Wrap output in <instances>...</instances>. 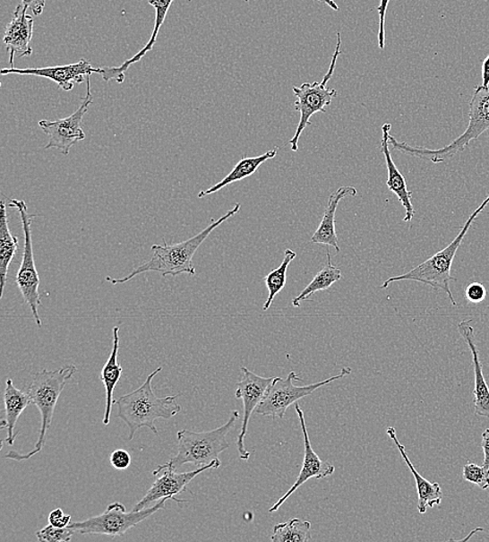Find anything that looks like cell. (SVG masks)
I'll use <instances>...</instances> for the list:
<instances>
[{
    "label": "cell",
    "mask_w": 489,
    "mask_h": 542,
    "mask_svg": "<svg viewBox=\"0 0 489 542\" xmlns=\"http://www.w3.org/2000/svg\"><path fill=\"white\" fill-rule=\"evenodd\" d=\"M357 195V190L351 186L340 187L330 195L325 213L322 215L319 228H316L311 242L316 245L332 246L336 253L340 252L338 234L335 228V213L339 202L347 196Z\"/></svg>",
    "instance_id": "cell-21"
},
{
    "label": "cell",
    "mask_w": 489,
    "mask_h": 542,
    "mask_svg": "<svg viewBox=\"0 0 489 542\" xmlns=\"http://www.w3.org/2000/svg\"><path fill=\"white\" fill-rule=\"evenodd\" d=\"M10 207L16 209L21 215L24 235L22 260L16 276V283L25 303L29 305L31 314H33L38 327L41 328L42 321L39 311H38L42 304L39 293L40 278L36 269L33 239H31V223L36 215L28 212L27 203L23 201L12 200Z\"/></svg>",
    "instance_id": "cell-10"
},
{
    "label": "cell",
    "mask_w": 489,
    "mask_h": 542,
    "mask_svg": "<svg viewBox=\"0 0 489 542\" xmlns=\"http://www.w3.org/2000/svg\"><path fill=\"white\" fill-rule=\"evenodd\" d=\"M463 479L471 482L477 486L482 490H486L489 487V471L485 469L484 465L468 462L463 467Z\"/></svg>",
    "instance_id": "cell-29"
},
{
    "label": "cell",
    "mask_w": 489,
    "mask_h": 542,
    "mask_svg": "<svg viewBox=\"0 0 489 542\" xmlns=\"http://www.w3.org/2000/svg\"><path fill=\"white\" fill-rule=\"evenodd\" d=\"M93 104L91 94L90 76L87 78V94L82 99V104L70 116L55 121L41 120L39 126L41 130L48 136V143L46 150H59L63 155H69L70 149L82 140L86 139V133L82 131L81 124L89 106Z\"/></svg>",
    "instance_id": "cell-11"
},
{
    "label": "cell",
    "mask_w": 489,
    "mask_h": 542,
    "mask_svg": "<svg viewBox=\"0 0 489 542\" xmlns=\"http://www.w3.org/2000/svg\"><path fill=\"white\" fill-rule=\"evenodd\" d=\"M240 203H236L230 211L227 212L224 216H221L219 220H215L211 225L208 226L205 229H202L201 233L195 235L194 237L183 241L181 244L169 245L164 241L163 245H152L151 251L154 254H152L151 259L148 261V262L136 267L134 271L123 279L107 277L106 280L113 285L125 284L132 279L139 276V274L150 271L161 272L162 277H176L180 276L182 273H188L190 276H194L195 267L193 259L196 251L204 244V241L211 235L216 228H219L221 223H224L234 215H236L240 211Z\"/></svg>",
    "instance_id": "cell-1"
},
{
    "label": "cell",
    "mask_w": 489,
    "mask_h": 542,
    "mask_svg": "<svg viewBox=\"0 0 489 542\" xmlns=\"http://www.w3.org/2000/svg\"><path fill=\"white\" fill-rule=\"evenodd\" d=\"M314 2H320L330 6L334 11H339V6L334 2V0H314Z\"/></svg>",
    "instance_id": "cell-38"
},
{
    "label": "cell",
    "mask_w": 489,
    "mask_h": 542,
    "mask_svg": "<svg viewBox=\"0 0 489 542\" xmlns=\"http://www.w3.org/2000/svg\"><path fill=\"white\" fill-rule=\"evenodd\" d=\"M112 467L117 470H124L130 468L132 458L128 451L116 450L110 457Z\"/></svg>",
    "instance_id": "cell-31"
},
{
    "label": "cell",
    "mask_w": 489,
    "mask_h": 542,
    "mask_svg": "<svg viewBox=\"0 0 489 542\" xmlns=\"http://www.w3.org/2000/svg\"><path fill=\"white\" fill-rule=\"evenodd\" d=\"M277 154L278 150L274 149L266 151L265 154L262 156L245 157L241 159V160L236 164V166H235L233 170L224 178V180L215 184L211 188L201 191L198 195L199 199H202V197L219 193V191H220L222 188L227 187V185L240 182L244 180L246 177L252 176L253 174H255L260 166L264 164L266 161L270 160V159H274Z\"/></svg>",
    "instance_id": "cell-24"
},
{
    "label": "cell",
    "mask_w": 489,
    "mask_h": 542,
    "mask_svg": "<svg viewBox=\"0 0 489 542\" xmlns=\"http://www.w3.org/2000/svg\"><path fill=\"white\" fill-rule=\"evenodd\" d=\"M479 531H484V529H482V528H477V529H475V530H474V531H472L471 533H469V535H468V538H462V539H460L459 541H466V540H468L469 538H471L473 537V535H475L476 533H477V532H479Z\"/></svg>",
    "instance_id": "cell-39"
},
{
    "label": "cell",
    "mask_w": 489,
    "mask_h": 542,
    "mask_svg": "<svg viewBox=\"0 0 489 542\" xmlns=\"http://www.w3.org/2000/svg\"><path fill=\"white\" fill-rule=\"evenodd\" d=\"M50 525L58 528H65L72 524V515H66L61 508H56L48 515Z\"/></svg>",
    "instance_id": "cell-34"
},
{
    "label": "cell",
    "mask_w": 489,
    "mask_h": 542,
    "mask_svg": "<svg viewBox=\"0 0 489 542\" xmlns=\"http://www.w3.org/2000/svg\"><path fill=\"white\" fill-rule=\"evenodd\" d=\"M240 418L238 411L234 410L227 422L218 429L206 432H193L182 430L177 432V455L170 461L160 465V468H169L179 470L184 464L192 463L196 468L218 464L220 467L219 455L230 448L227 436L235 428V424Z\"/></svg>",
    "instance_id": "cell-5"
},
{
    "label": "cell",
    "mask_w": 489,
    "mask_h": 542,
    "mask_svg": "<svg viewBox=\"0 0 489 542\" xmlns=\"http://www.w3.org/2000/svg\"><path fill=\"white\" fill-rule=\"evenodd\" d=\"M487 291L484 284L472 283L468 286L466 297L469 303L479 304L485 301Z\"/></svg>",
    "instance_id": "cell-32"
},
{
    "label": "cell",
    "mask_w": 489,
    "mask_h": 542,
    "mask_svg": "<svg viewBox=\"0 0 489 542\" xmlns=\"http://www.w3.org/2000/svg\"><path fill=\"white\" fill-rule=\"evenodd\" d=\"M0 278H2V297L4 296L6 279H8L9 267L14 259L19 240L13 235L9 227L8 214L4 201L0 203Z\"/></svg>",
    "instance_id": "cell-25"
},
{
    "label": "cell",
    "mask_w": 489,
    "mask_h": 542,
    "mask_svg": "<svg viewBox=\"0 0 489 542\" xmlns=\"http://www.w3.org/2000/svg\"><path fill=\"white\" fill-rule=\"evenodd\" d=\"M481 448L485 452L484 467L489 471V429L482 433Z\"/></svg>",
    "instance_id": "cell-36"
},
{
    "label": "cell",
    "mask_w": 489,
    "mask_h": 542,
    "mask_svg": "<svg viewBox=\"0 0 489 542\" xmlns=\"http://www.w3.org/2000/svg\"><path fill=\"white\" fill-rule=\"evenodd\" d=\"M161 371L162 367H158L146 378L142 386L114 400V405L118 407L117 417L124 420L130 430L129 440L134 438L137 431L142 428H149L159 435L156 420L173 418L182 410V406L176 403V399L182 393L174 397L158 398L152 389V380Z\"/></svg>",
    "instance_id": "cell-2"
},
{
    "label": "cell",
    "mask_w": 489,
    "mask_h": 542,
    "mask_svg": "<svg viewBox=\"0 0 489 542\" xmlns=\"http://www.w3.org/2000/svg\"><path fill=\"white\" fill-rule=\"evenodd\" d=\"M473 321H463L459 324V334L468 343L473 356L475 374L474 409L475 416L489 417V388L484 374V366L480 361L479 350L476 346Z\"/></svg>",
    "instance_id": "cell-18"
},
{
    "label": "cell",
    "mask_w": 489,
    "mask_h": 542,
    "mask_svg": "<svg viewBox=\"0 0 489 542\" xmlns=\"http://www.w3.org/2000/svg\"><path fill=\"white\" fill-rule=\"evenodd\" d=\"M103 68H95L91 63L82 59L68 65L43 68H16L10 67L2 70L3 75L19 74L34 75L46 78L56 82L64 91H72L75 84H82L92 73L101 74Z\"/></svg>",
    "instance_id": "cell-14"
},
{
    "label": "cell",
    "mask_w": 489,
    "mask_h": 542,
    "mask_svg": "<svg viewBox=\"0 0 489 542\" xmlns=\"http://www.w3.org/2000/svg\"><path fill=\"white\" fill-rule=\"evenodd\" d=\"M169 497H163L158 501L156 505L148 507L140 512H126L123 503L116 502L107 507L104 513L86 520L72 522L69 525L75 533L80 534H101L109 535V537H123L124 534L136 527L145 520L150 518L159 510L165 509V503L169 501Z\"/></svg>",
    "instance_id": "cell-7"
},
{
    "label": "cell",
    "mask_w": 489,
    "mask_h": 542,
    "mask_svg": "<svg viewBox=\"0 0 489 542\" xmlns=\"http://www.w3.org/2000/svg\"><path fill=\"white\" fill-rule=\"evenodd\" d=\"M119 353V327L113 329V347L109 359L101 371L100 381L104 383L106 389V409L103 418L105 426H109L111 422L112 406L114 405L113 394L117 383L123 374V367L118 362Z\"/></svg>",
    "instance_id": "cell-23"
},
{
    "label": "cell",
    "mask_w": 489,
    "mask_h": 542,
    "mask_svg": "<svg viewBox=\"0 0 489 542\" xmlns=\"http://www.w3.org/2000/svg\"><path fill=\"white\" fill-rule=\"evenodd\" d=\"M73 534H75L73 529L69 526L58 528L49 524L46 528H43L42 530L38 531L36 537L41 542H69L72 540Z\"/></svg>",
    "instance_id": "cell-30"
},
{
    "label": "cell",
    "mask_w": 489,
    "mask_h": 542,
    "mask_svg": "<svg viewBox=\"0 0 489 542\" xmlns=\"http://www.w3.org/2000/svg\"><path fill=\"white\" fill-rule=\"evenodd\" d=\"M489 130V88L476 87L471 103H469L468 124L467 130L453 142L440 150L415 148L406 142H399L390 135V145L402 154L421 159V160L440 164L448 161L459 152L465 151L469 143L477 140L482 133Z\"/></svg>",
    "instance_id": "cell-4"
},
{
    "label": "cell",
    "mask_w": 489,
    "mask_h": 542,
    "mask_svg": "<svg viewBox=\"0 0 489 542\" xmlns=\"http://www.w3.org/2000/svg\"><path fill=\"white\" fill-rule=\"evenodd\" d=\"M351 374V367H344L339 374L333 375L332 378L307 386H296L295 384L296 381H301V378L295 372H291L286 379L275 378L272 380L268 391H266L262 403L259 404L256 413L262 417L284 418L286 411L297 400L307 398L314 393L317 389L345 378Z\"/></svg>",
    "instance_id": "cell-9"
},
{
    "label": "cell",
    "mask_w": 489,
    "mask_h": 542,
    "mask_svg": "<svg viewBox=\"0 0 489 542\" xmlns=\"http://www.w3.org/2000/svg\"><path fill=\"white\" fill-rule=\"evenodd\" d=\"M482 86L489 88V55L482 64Z\"/></svg>",
    "instance_id": "cell-37"
},
{
    "label": "cell",
    "mask_w": 489,
    "mask_h": 542,
    "mask_svg": "<svg viewBox=\"0 0 489 542\" xmlns=\"http://www.w3.org/2000/svg\"><path fill=\"white\" fill-rule=\"evenodd\" d=\"M244 2H245V3H249V2H250V0H244Z\"/></svg>",
    "instance_id": "cell-40"
},
{
    "label": "cell",
    "mask_w": 489,
    "mask_h": 542,
    "mask_svg": "<svg viewBox=\"0 0 489 542\" xmlns=\"http://www.w3.org/2000/svg\"><path fill=\"white\" fill-rule=\"evenodd\" d=\"M296 258V253L288 248V250L284 252V259L281 265L263 278L266 288L269 291V297L263 305L264 311H268L271 307L275 297L284 289L286 280H287L288 267Z\"/></svg>",
    "instance_id": "cell-27"
},
{
    "label": "cell",
    "mask_w": 489,
    "mask_h": 542,
    "mask_svg": "<svg viewBox=\"0 0 489 542\" xmlns=\"http://www.w3.org/2000/svg\"><path fill=\"white\" fill-rule=\"evenodd\" d=\"M391 125L385 124L382 126V140H381V151L385 158L387 172H389V177H387V187L391 191L393 194L398 197L402 207L405 209L406 214L403 219L405 222H410L415 216V208L412 205V193L408 189V183H406L404 176L401 174L392 160V157L390 151V135Z\"/></svg>",
    "instance_id": "cell-17"
},
{
    "label": "cell",
    "mask_w": 489,
    "mask_h": 542,
    "mask_svg": "<svg viewBox=\"0 0 489 542\" xmlns=\"http://www.w3.org/2000/svg\"><path fill=\"white\" fill-rule=\"evenodd\" d=\"M386 432L387 435H389L392 442L397 445L399 454H401L404 461L408 465L411 474L415 477L418 496V512L424 514L427 512L429 508L440 506L443 497L440 484L431 483L428 480H425L422 475L418 474L415 465L410 461L408 452H406L405 446L399 442L397 431L393 426H389Z\"/></svg>",
    "instance_id": "cell-20"
},
{
    "label": "cell",
    "mask_w": 489,
    "mask_h": 542,
    "mask_svg": "<svg viewBox=\"0 0 489 542\" xmlns=\"http://www.w3.org/2000/svg\"><path fill=\"white\" fill-rule=\"evenodd\" d=\"M218 464L207 465V467L198 468L189 473H176V470L169 468L158 467L152 471V475L157 477V479L152 483L148 493L142 497V500L136 503L135 512L148 508L151 503L160 501L163 497H169L171 501L177 503H187L188 501L176 499V495H180L183 491H188L187 486L194 477H198L204 471L211 469H219Z\"/></svg>",
    "instance_id": "cell-12"
},
{
    "label": "cell",
    "mask_w": 489,
    "mask_h": 542,
    "mask_svg": "<svg viewBox=\"0 0 489 542\" xmlns=\"http://www.w3.org/2000/svg\"><path fill=\"white\" fill-rule=\"evenodd\" d=\"M488 203L489 195L486 197L484 202H482L481 205L475 210L471 216L468 217V219L465 223V226L461 228L459 235L456 236V238L450 242L447 247H444L443 250L436 253L428 260H425L422 264L415 267L414 270L401 274V276L392 277L389 280H386L383 285L381 286V288H389L390 284L399 282V280H414V282L431 286L432 288L436 291L442 290L443 292H446L450 304L457 305L453 293L450 291V282H455L456 280V279L452 277V274H450L453 261L455 259L457 251L459 250L462 241L465 239L466 235L468 232V229L471 228L474 221L476 219H477L479 214L484 212V210L486 208Z\"/></svg>",
    "instance_id": "cell-6"
},
{
    "label": "cell",
    "mask_w": 489,
    "mask_h": 542,
    "mask_svg": "<svg viewBox=\"0 0 489 542\" xmlns=\"http://www.w3.org/2000/svg\"><path fill=\"white\" fill-rule=\"evenodd\" d=\"M340 47L341 35L339 33L338 46H336L332 56L331 65H330L329 72L321 82H314L313 84H310V82H304L300 87H294V94L297 98L295 104V110L301 113V118L300 123L297 125L295 136L289 142L292 151H298V142H300L302 133L308 125H311L310 118L316 113H326V108L331 105L334 98L338 97V91H336L335 89L328 88L327 84L328 82L331 80L336 62H338L339 56L342 54Z\"/></svg>",
    "instance_id": "cell-8"
},
{
    "label": "cell",
    "mask_w": 489,
    "mask_h": 542,
    "mask_svg": "<svg viewBox=\"0 0 489 542\" xmlns=\"http://www.w3.org/2000/svg\"><path fill=\"white\" fill-rule=\"evenodd\" d=\"M241 373H243V378L237 383L236 392H235V397L243 400L244 403V419L237 438V449L241 460L247 461L251 457V452L245 449L244 439L250 419L253 412L256 411L259 404L262 403L274 379L260 377L246 367H241Z\"/></svg>",
    "instance_id": "cell-13"
},
{
    "label": "cell",
    "mask_w": 489,
    "mask_h": 542,
    "mask_svg": "<svg viewBox=\"0 0 489 542\" xmlns=\"http://www.w3.org/2000/svg\"><path fill=\"white\" fill-rule=\"evenodd\" d=\"M47 0H21V4L33 12L34 16H40L46 8Z\"/></svg>",
    "instance_id": "cell-35"
},
{
    "label": "cell",
    "mask_w": 489,
    "mask_h": 542,
    "mask_svg": "<svg viewBox=\"0 0 489 542\" xmlns=\"http://www.w3.org/2000/svg\"><path fill=\"white\" fill-rule=\"evenodd\" d=\"M327 265L323 269L316 273V276L311 282L306 286V288L298 295L296 298L292 299V305L295 308H298L303 301H307L311 296L319 291H326L342 278L341 270L336 267L332 262L331 254L327 253Z\"/></svg>",
    "instance_id": "cell-26"
},
{
    "label": "cell",
    "mask_w": 489,
    "mask_h": 542,
    "mask_svg": "<svg viewBox=\"0 0 489 542\" xmlns=\"http://www.w3.org/2000/svg\"><path fill=\"white\" fill-rule=\"evenodd\" d=\"M175 0H149V4L154 6L156 12L155 17V24L154 30H152V34L150 36V39L146 46L140 50L134 56L131 57V59L126 60L122 66L119 67H101L103 68V73H101V76L105 82L116 81L118 84H123L125 80V73L128 72L129 68L133 65V64L138 63L142 61L146 54L150 53L152 48H154L155 44L157 42V37L159 35V31H160L161 27L167 19L171 4H173Z\"/></svg>",
    "instance_id": "cell-19"
},
{
    "label": "cell",
    "mask_w": 489,
    "mask_h": 542,
    "mask_svg": "<svg viewBox=\"0 0 489 542\" xmlns=\"http://www.w3.org/2000/svg\"><path fill=\"white\" fill-rule=\"evenodd\" d=\"M271 541L274 542H308L311 537V522L301 519H292L274 527Z\"/></svg>",
    "instance_id": "cell-28"
},
{
    "label": "cell",
    "mask_w": 489,
    "mask_h": 542,
    "mask_svg": "<svg viewBox=\"0 0 489 542\" xmlns=\"http://www.w3.org/2000/svg\"><path fill=\"white\" fill-rule=\"evenodd\" d=\"M4 412L5 417L2 422V430L8 431L5 443L13 445L17 437L15 426L22 412L31 404L28 392L19 391L11 379L6 380L4 391Z\"/></svg>",
    "instance_id": "cell-22"
},
{
    "label": "cell",
    "mask_w": 489,
    "mask_h": 542,
    "mask_svg": "<svg viewBox=\"0 0 489 542\" xmlns=\"http://www.w3.org/2000/svg\"><path fill=\"white\" fill-rule=\"evenodd\" d=\"M296 409L300 419L303 436H304V462L300 475H298L296 481L294 486L286 493L281 499H279L274 506L270 509V512H276L283 505V503L289 499V497L296 493V491L304 486L305 483L310 479H323L332 476L335 471L334 465L328 462L322 461V459L317 456L314 452L313 445H311L309 434L305 422L304 411L300 405L296 404Z\"/></svg>",
    "instance_id": "cell-15"
},
{
    "label": "cell",
    "mask_w": 489,
    "mask_h": 542,
    "mask_svg": "<svg viewBox=\"0 0 489 542\" xmlns=\"http://www.w3.org/2000/svg\"><path fill=\"white\" fill-rule=\"evenodd\" d=\"M28 9L22 4H18L5 28L4 43L10 55L11 67H14L16 55L23 57L33 54L30 42L34 35V17L28 14Z\"/></svg>",
    "instance_id": "cell-16"
},
{
    "label": "cell",
    "mask_w": 489,
    "mask_h": 542,
    "mask_svg": "<svg viewBox=\"0 0 489 542\" xmlns=\"http://www.w3.org/2000/svg\"><path fill=\"white\" fill-rule=\"evenodd\" d=\"M390 2V0H381L378 6V13L380 16L378 46L381 50H383L385 47V16L387 6H389Z\"/></svg>",
    "instance_id": "cell-33"
},
{
    "label": "cell",
    "mask_w": 489,
    "mask_h": 542,
    "mask_svg": "<svg viewBox=\"0 0 489 542\" xmlns=\"http://www.w3.org/2000/svg\"><path fill=\"white\" fill-rule=\"evenodd\" d=\"M75 373L76 367L74 366H64L50 372L47 369H42L41 372L34 374L28 386L27 392L31 400V404H34L40 412L41 428L39 437H38L33 451L29 452L28 454L11 451L5 455V458L23 461L42 451L47 443V432L50 426H52L56 406L58 404L60 395Z\"/></svg>",
    "instance_id": "cell-3"
}]
</instances>
